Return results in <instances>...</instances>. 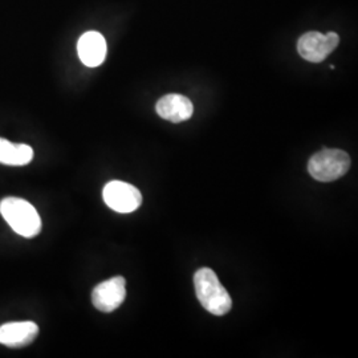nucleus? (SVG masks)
Listing matches in <instances>:
<instances>
[{
    "mask_svg": "<svg viewBox=\"0 0 358 358\" xmlns=\"http://www.w3.org/2000/svg\"><path fill=\"white\" fill-rule=\"evenodd\" d=\"M103 196L106 206L120 214L133 213L142 203L141 192L133 185L121 180H112L106 183Z\"/></svg>",
    "mask_w": 358,
    "mask_h": 358,
    "instance_id": "obj_4",
    "label": "nucleus"
},
{
    "mask_svg": "<svg viewBox=\"0 0 358 358\" xmlns=\"http://www.w3.org/2000/svg\"><path fill=\"white\" fill-rule=\"evenodd\" d=\"M155 110L164 120L178 124L187 121L194 113V105L190 99L182 94H166L158 100Z\"/></svg>",
    "mask_w": 358,
    "mask_h": 358,
    "instance_id": "obj_9",
    "label": "nucleus"
},
{
    "mask_svg": "<svg viewBox=\"0 0 358 358\" xmlns=\"http://www.w3.org/2000/svg\"><path fill=\"white\" fill-rule=\"evenodd\" d=\"M38 327L34 321H15L0 327V344L8 348H24L38 337Z\"/></svg>",
    "mask_w": 358,
    "mask_h": 358,
    "instance_id": "obj_7",
    "label": "nucleus"
},
{
    "mask_svg": "<svg viewBox=\"0 0 358 358\" xmlns=\"http://www.w3.org/2000/svg\"><path fill=\"white\" fill-rule=\"evenodd\" d=\"M32 159L34 149L31 146L0 138V164L7 166H26Z\"/></svg>",
    "mask_w": 358,
    "mask_h": 358,
    "instance_id": "obj_10",
    "label": "nucleus"
},
{
    "mask_svg": "<svg viewBox=\"0 0 358 358\" xmlns=\"http://www.w3.org/2000/svg\"><path fill=\"white\" fill-rule=\"evenodd\" d=\"M195 294L207 312L223 316L232 307V300L227 289L220 284L217 273L211 268L198 269L194 275Z\"/></svg>",
    "mask_w": 358,
    "mask_h": 358,
    "instance_id": "obj_1",
    "label": "nucleus"
},
{
    "mask_svg": "<svg viewBox=\"0 0 358 358\" xmlns=\"http://www.w3.org/2000/svg\"><path fill=\"white\" fill-rule=\"evenodd\" d=\"M350 167V157L338 149H324L308 162L309 174L320 182H332L345 176Z\"/></svg>",
    "mask_w": 358,
    "mask_h": 358,
    "instance_id": "obj_3",
    "label": "nucleus"
},
{
    "mask_svg": "<svg viewBox=\"0 0 358 358\" xmlns=\"http://www.w3.org/2000/svg\"><path fill=\"white\" fill-rule=\"evenodd\" d=\"M340 43V36L334 32L322 35L317 31L304 34L297 41L300 56L310 63H321L332 53Z\"/></svg>",
    "mask_w": 358,
    "mask_h": 358,
    "instance_id": "obj_5",
    "label": "nucleus"
},
{
    "mask_svg": "<svg viewBox=\"0 0 358 358\" xmlns=\"http://www.w3.org/2000/svg\"><path fill=\"white\" fill-rule=\"evenodd\" d=\"M0 214L8 226L23 238H35L41 231V219L36 208L26 199L8 196L0 202Z\"/></svg>",
    "mask_w": 358,
    "mask_h": 358,
    "instance_id": "obj_2",
    "label": "nucleus"
},
{
    "mask_svg": "<svg viewBox=\"0 0 358 358\" xmlns=\"http://www.w3.org/2000/svg\"><path fill=\"white\" fill-rule=\"evenodd\" d=\"M106 41L100 32H85L77 43V53L83 64L96 68L101 65L106 57Z\"/></svg>",
    "mask_w": 358,
    "mask_h": 358,
    "instance_id": "obj_8",
    "label": "nucleus"
},
{
    "mask_svg": "<svg viewBox=\"0 0 358 358\" xmlns=\"http://www.w3.org/2000/svg\"><path fill=\"white\" fill-rule=\"evenodd\" d=\"M127 297V282L122 276H115L100 282L92 292V303L96 309L110 313L124 303Z\"/></svg>",
    "mask_w": 358,
    "mask_h": 358,
    "instance_id": "obj_6",
    "label": "nucleus"
}]
</instances>
